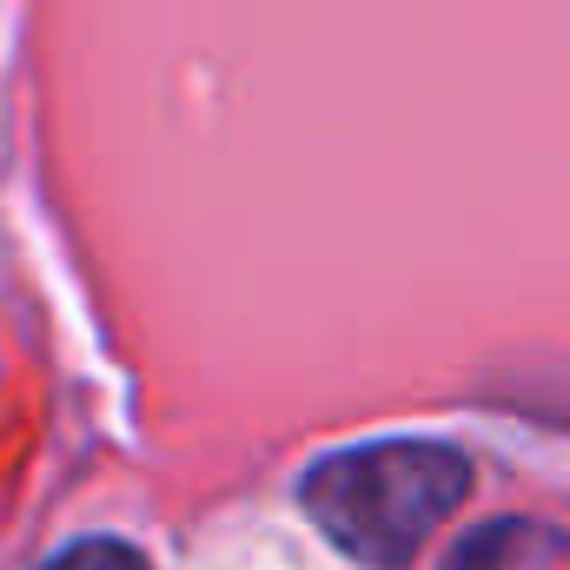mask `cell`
<instances>
[{"label": "cell", "mask_w": 570, "mask_h": 570, "mask_svg": "<svg viewBox=\"0 0 570 570\" xmlns=\"http://www.w3.org/2000/svg\"><path fill=\"white\" fill-rule=\"evenodd\" d=\"M471 458L438 438H372L305 464L298 511L318 538L372 570H405L464 511Z\"/></svg>", "instance_id": "cell-1"}, {"label": "cell", "mask_w": 570, "mask_h": 570, "mask_svg": "<svg viewBox=\"0 0 570 570\" xmlns=\"http://www.w3.org/2000/svg\"><path fill=\"white\" fill-rule=\"evenodd\" d=\"M564 551L570 544L558 531H544L538 518H504V524L464 538L458 558H451V570H544V564H558Z\"/></svg>", "instance_id": "cell-2"}, {"label": "cell", "mask_w": 570, "mask_h": 570, "mask_svg": "<svg viewBox=\"0 0 570 570\" xmlns=\"http://www.w3.org/2000/svg\"><path fill=\"white\" fill-rule=\"evenodd\" d=\"M40 570H146V558L134 544H120V538H80V544H67L53 564Z\"/></svg>", "instance_id": "cell-3"}]
</instances>
